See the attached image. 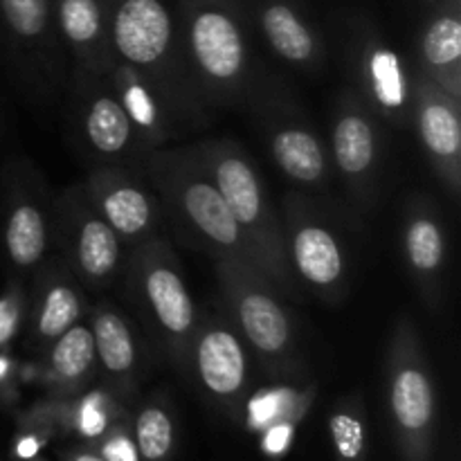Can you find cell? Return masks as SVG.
I'll return each mask as SVG.
<instances>
[{"label":"cell","instance_id":"1","mask_svg":"<svg viewBox=\"0 0 461 461\" xmlns=\"http://www.w3.org/2000/svg\"><path fill=\"white\" fill-rule=\"evenodd\" d=\"M178 34L203 106L248 102L259 81L246 0H178Z\"/></svg>","mask_w":461,"mask_h":461},{"label":"cell","instance_id":"2","mask_svg":"<svg viewBox=\"0 0 461 461\" xmlns=\"http://www.w3.org/2000/svg\"><path fill=\"white\" fill-rule=\"evenodd\" d=\"M140 165L160 198L162 212L171 216L180 237L210 252L214 261L241 259L257 264L246 234L198 160L196 149H156Z\"/></svg>","mask_w":461,"mask_h":461},{"label":"cell","instance_id":"3","mask_svg":"<svg viewBox=\"0 0 461 461\" xmlns=\"http://www.w3.org/2000/svg\"><path fill=\"white\" fill-rule=\"evenodd\" d=\"M108 41L115 61L156 86L180 115L203 108L167 0H108Z\"/></svg>","mask_w":461,"mask_h":461},{"label":"cell","instance_id":"4","mask_svg":"<svg viewBox=\"0 0 461 461\" xmlns=\"http://www.w3.org/2000/svg\"><path fill=\"white\" fill-rule=\"evenodd\" d=\"M230 214L246 234L257 264L286 300L300 297V282L293 275L284 241L282 216L270 205L268 192L250 156L228 140L194 147Z\"/></svg>","mask_w":461,"mask_h":461},{"label":"cell","instance_id":"5","mask_svg":"<svg viewBox=\"0 0 461 461\" xmlns=\"http://www.w3.org/2000/svg\"><path fill=\"white\" fill-rule=\"evenodd\" d=\"M126 293L169 358L176 365H187L201 315L165 239L151 237L131 248Z\"/></svg>","mask_w":461,"mask_h":461},{"label":"cell","instance_id":"6","mask_svg":"<svg viewBox=\"0 0 461 461\" xmlns=\"http://www.w3.org/2000/svg\"><path fill=\"white\" fill-rule=\"evenodd\" d=\"M216 277L228 318L248 351L268 372H286L297 363V329L284 295L252 261L216 259Z\"/></svg>","mask_w":461,"mask_h":461},{"label":"cell","instance_id":"7","mask_svg":"<svg viewBox=\"0 0 461 461\" xmlns=\"http://www.w3.org/2000/svg\"><path fill=\"white\" fill-rule=\"evenodd\" d=\"M288 264L297 282L324 300L338 302L349 282V252L340 230L313 198L291 192L282 216Z\"/></svg>","mask_w":461,"mask_h":461},{"label":"cell","instance_id":"8","mask_svg":"<svg viewBox=\"0 0 461 461\" xmlns=\"http://www.w3.org/2000/svg\"><path fill=\"white\" fill-rule=\"evenodd\" d=\"M57 237L68 270L93 288L108 286L124 266V243L95 210L84 187L70 189L54 207Z\"/></svg>","mask_w":461,"mask_h":461},{"label":"cell","instance_id":"9","mask_svg":"<svg viewBox=\"0 0 461 461\" xmlns=\"http://www.w3.org/2000/svg\"><path fill=\"white\" fill-rule=\"evenodd\" d=\"M84 192L124 246L135 248L158 237L165 212L142 165L95 167Z\"/></svg>","mask_w":461,"mask_h":461},{"label":"cell","instance_id":"10","mask_svg":"<svg viewBox=\"0 0 461 461\" xmlns=\"http://www.w3.org/2000/svg\"><path fill=\"white\" fill-rule=\"evenodd\" d=\"M248 102L255 104L279 171L302 187H322L329 178L327 149L300 108L282 99L277 90L264 95L261 84Z\"/></svg>","mask_w":461,"mask_h":461},{"label":"cell","instance_id":"11","mask_svg":"<svg viewBox=\"0 0 461 461\" xmlns=\"http://www.w3.org/2000/svg\"><path fill=\"white\" fill-rule=\"evenodd\" d=\"M77 124L84 147L102 165H133L147 156L104 75L77 70Z\"/></svg>","mask_w":461,"mask_h":461},{"label":"cell","instance_id":"12","mask_svg":"<svg viewBox=\"0 0 461 461\" xmlns=\"http://www.w3.org/2000/svg\"><path fill=\"white\" fill-rule=\"evenodd\" d=\"M349 54L365 106L387 124H408L414 111V68L374 32H363Z\"/></svg>","mask_w":461,"mask_h":461},{"label":"cell","instance_id":"13","mask_svg":"<svg viewBox=\"0 0 461 461\" xmlns=\"http://www.w3.org/2000/svg\"><path fill=\"white\" fill-rule=\"evenodd\" d=\"M331 156L347 187L363 203H372L381 165V135L376 115L356 93L338 99L331 122Z\"/></svg>","mask_w":461,"mask_h":461},{"label":"cell","instance_id":"14","mask_svg":"<svg viewBox=\"0 0 461 461\" xmlns=\"http://www.w3.org/2000/svg\"><path fill=\"white\" fill-rule=\"evenodd\" d=\"M250 351L239 336L232 320L210 313L198 320L189 345L187 365L203 390L221 401H234L248 387V365Z\"/></svg>","mask_w":461,"mask_h":461},{"label":"cell","instance_id":"15","mask_svg":"<svg viewBox=\"0 0 461 461\" xmlns=\"http://www.w3.org/2000/svg\"><path fill=\"white\" fill-rule=\"evenodd\" d=\"M390 405L396 423L408 435H421L435 417V387L419 333L408 318L396 327L390 347Z\"/></svg>","mask_w":461,"mask_h":461},{"label":"cell","instance_id":"16","mask_svg":"<svg viewBox=\"0 0 461 461\" xmlns=\"http://www.w3.org/2000/svg\"><path fill=\"white\" fill-rule=\"evenodd\" d=\"M459 99L446 93L441 86L428 79L414 68V111L419 138L426 149L430 165L439 178L448 185L453 196L459 192L461 180V120Z\"/></svg>","mask_w":461,"mask_h":461},{"label":"cell","instance_id":"17","mask_svg":"<svg viewBox=\"0 0 461 461\" xmlns=\"http://www.w3.org/2000/svg\"><path fill=\"white\" fill-rule=\"evenodd\" d=\"M252 27L279 61L302 72H320L327 61V48L293 0H246Z\"/></svg>","mask_w":461,"mask_h":461},{"label":"cell","instance_id":"18","mask_svg":"<svg viewBox=\"0 0 461 461\" xmlns=\"http://www.w3.org/2000/svg\"><path fill=\"white\" fill-rule=\"evenodd\" d=\"M54 23L77 70L104 75L115 63L108 41V0H52Z\"/></svg>","mask_w":461,"mask_h":461},{"label":"cell","instance_id":"19","mask_svg":"<svg viewBox=\"0 0 461 461\" xmlns=\"http://www.w3.org/2000/svg\"><path fill=\"white\" fill-rule=\"evenodd\" d=\"M104 77L115 97L120 99L133 129L138 131L144 151H156L174 135V126L180 113L171 106L169 99L156 86H151L138 72L117 61L104 72Z\"/></svg>","mask_w":461,"mask_h":461},{"label":"cell","instance_id":"20","mask_svg":"<svg viewBox=\"0 0 461 461\" xmlns=\"http://www.w3.org/2000/svg\"><path fill=\"white\" fill-rule=\"evenodd\" d=\"M419 70L461 99V18L459 0H450L426 25L419 39Z\"/></svg>","mask_w":461,"mask_h":461},{"label":"cell","instance_id":"21","mask_svg":"<svg viewBox=\"0 0 461 461\" xmlns=\"http://www.w3.org/2000/svg\"><path fill=\"white\" fill-rule=\"evenodd\" d=\"M3 241L14 268L32 270L43 261L50 246V219L43 207L27 194H16L9 203Z\"/></svg>","mask_w":461,"mask_h":461},{"label":"cell","instance_id":"22","mask_svg":"<svg viewBox=\"0 0 461 461\" xmlns=\"http://www.w3.org/2000/svg\"><path fill=\"white\" fill-rule=\"evenodd\" d=\"M403 248L414 282L423 291V297H432L446 266V234L430 210H417L408 216Z\"/></svg>","mask_w":461,"mask_h":461},{"label":"cell","instance_id":"23","mask_svg":"<svg viewBox=\"0 0 461 461\" xmlns=\"http://www.w3.org/2000/svg\"><path fill=\"white\" fill-rule=\"evenodd\" d=\"M95 358L115 381H126L140 365V347L129 320L113 304H97L90 318Z\"/></svg>","mask_w":461,"mask_h":461},{"label":"cell","instance_id":"24","mask_svg":"<svg viewBox=\"0 0 461 461\" xmlns=\"http://www.w3.org/2000/svg\"><path fill=\"white\" fill-rule=\"evenodd\" d=\"M75 275L54 273L41 284L32 313V340L36 345H52L81 318V293Z\"/></svg>","mask_w":461,"mask_h":461},{"label":"cell","instance_id":"25","mask_svg":"<svg viewBox=\"0 0 461 461\" xmlns=\"http://www.w3.org/2000/svg\"><path fill=\"white\" fill-rule=\"evenodd\" d=\"M0 32L18 52H50L59 32L52 0H0Z\"/></svg>","mask_w":461,"mask_h":461},{"label":"cell","instance_id":"26","mask_svg":"<svg viewBox=\"0 0 461 461\" xmlns=\"http://www.w3.org/2000/svg\"><path fill=\"white\" fill-rule=\"evenodd\" d=\"M95 342L90 324H72L63 336L50 345L48 372L50 378L59 385H79L93 372Z\"/></svg>","mask_w":461,"mask_h":461},{"label":"cell","instance_id":"27","mask_svg":"<svg viewBox=\"0 0 461 461\" xmlns=\"http://www.w3.org/2000/svg\"><path fill=\"white\" fill-rule=\"evenodd\" d=\"M135 439L144 459L158 461L167 457L174 444V423L171 417L158 405H149L135 421Z\"/></svg>","mask_w":461,"mask_h":461},{"label":"cell","instance_id":"28","mask_svg":"<svg viewBox=\"0 0 461 461\" xmlns=\"http://www.w3.org/2000/svg\"><path fill=\"white\" fill-rule=\"evenodd\" d=\"M329 430H331L333 446L338 455L347 461H354L363 455L365 450V426L360 417L351 410H340L333 412L329 419Z\"/></svg>","mask_w":461,"mask_h":461},{"label":"cell","instance_id":"29","mask_svg":"<svg viewBox=\"0 0 461 461\" xmlns=\"http://www.w3.org/2000/svg\"><path fill=\"white\" fill-rule=\"evenodd\" d=\"M106 461H138V448L126 437H115L104 446Z\"/></svg>","mask_w":461,"mask_h":461},{"label":"cell","instance_id":"30","mask_svg":"<svg viewBox=\"0 0 461 461\" xmlns=\"http://www.w3.org/2000/svg\"><path fill=\"white\" fill-rule=\"evenodd\" d=\"M104 428H106V417H104L102 410H99L93 401L86 403L84 410H81V430H84L86 435L95 437L99 435Z\"/></svg>","mask_w":461,"mask_h":461},{"label":"cell","instance_id":"31","mask_svg":"<svg viewBox=\"0 0 461 461\" xmlns=\"http://www.w3.org/2000/svg\"><path fill=\"white\" fill-rule=\"evenodd\" d=\"M286 439H288V428H275L273 432H270L268 437V450H273V453H279V450L286 446Z\"/></svg>","mask_w":461,"mask_h":461},{"label":"cell","instance_id":"32","mask_svg":"<svg viewBox=\"0 0 461 461\" xmlns=\"http://www.w3.org/2000/svg\"><path fill=\"white\" fill-rule=\"evenodd\" d=\"M75 461H106L104 457H95V455H79Z\"/></svg>","mask_w":461,"mask_h":461},{"label":"cell","instance_id":"33","mask_svg":"<svg viewBox=\"0 0 461 461\" xmlns=\"http://www.w3.org/2000/svg\"><path fill=\"white\" fill-rule=\"evenodd\" d=\"M428 3H432V5H437V3H439V0H428Z\"/></svg>","mask_w":461,"mask_h":461}]
</instances>
